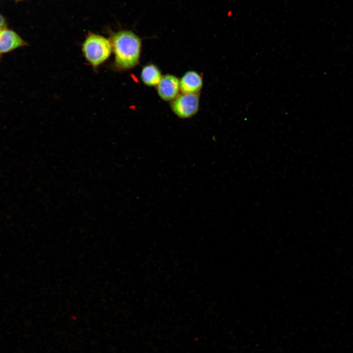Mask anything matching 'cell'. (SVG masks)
I'll list each match as a JSON object with an SVG mask.
<instances>
[{"mask_svg": "<svg viewBox=\"0 0 353 353\" xmlns=\"http://www.w3.org/2000/svg\"><path fill=\"white\" fill-rule=\"evenodd\" d=\"M114 54V67L119 71L131 69L139 64L142 40L130 30L114 33L111 38Z\"/></svg>", "mask_w": 353, "mask_h": 353, "instance_id": "1", "label": "cell"}, {"mask_svg": "<svg viewBox=\"0 0 353 353\" xmlns=\"http://www.w3.org/2000/svg\"><path fill=\"white\" fill-rule=\"evenodd\" d=\"M82 51L86 60L96 69L108 59L112 47L110 40L100 35L89 33L82 44Z\"/></svg>", "mask_w": 353, "mask_h": 353, "instance_id": "2", "label": "cell"}, {"mask_svg": "<svg viewBox=\"0 0 353 353\" xmlns=\"http://www.w3.org/2000/svg\"><path fill=\"white\" fill-rule=\"evenodd\" d=\"M199 93L182 94L172 101L173 112L180 118H188L195 115L199 108Z\"/></svg>", "mask_w": 353, "mask_h": 353, "instance_id": "3", "label": "cell"}, {"mask_svg": "<svg viewBox=\"0 0 353 353\" xmlns=\"http://www.w3.org/2000/svg\"><path fill=\"white\" fill-rule=\"evenodd\" d=\"M156 90L161 99L165 101H172L179 95V80L175 76L167 74L162 76L156 85Z\"/></svg>", "mask_w": 353, "mask_h": 353, "instance_id": "4", "label": "cell"}, {"mask_svg": "<svg viewBox=\"0 0 353 353\" xmlns=\"http://www.w3.org/2000/svg\"><path fill=\"white\" fill-rule=\"evenodd\" d=\"M27 45L14 31L5 28L0 30V53L9 52Z\"/></svg>", "mask_w": 353, "mask_h": 353, "instance_id": "5", "label": "cell"}, {"mask_svg": "<svg viewBox=\"0 0 353 353\" xmlns=\"http://www.w3.org/2000/svg\"><path fill=\"white\" fill-rule=\"evenodd\" d=\"M180 90L182 94L199 93L202 86V79L201 75L194 71L185 73L179 80Z\"/></svg>", "mask_w": 353, "mask_h": 353, "instance_id": "6", "label": "cell"}, {"mask_svg": "<svg viewBox=\"0 0 353 353\" xmlns=\"http://www.w3.org/2000/svg\"><path fill=\"white\" fill-rule=\"evenodd\" d=\"M162 77L159 69L153 64H148L142 69L141 79L143 83L148 86H156Z\"/></svg>", "mask_w": 353, "mask_h": 353, "instance_id": "7", "label": "cell"}, {"mask_svg": "<svg viewBox=\"0 0 353 353\" xmlns=\"http://www.w3.org/2000/svg\"><path fill=\"white\" fill-rule=\"evenodd\" d=\"M6 22L4 17L0 14V30L5 28Z\"/></svg>", "mask_w": 353, "mask_h": 353, "instance_id": "8", "label": "cell"}]
</instances>
